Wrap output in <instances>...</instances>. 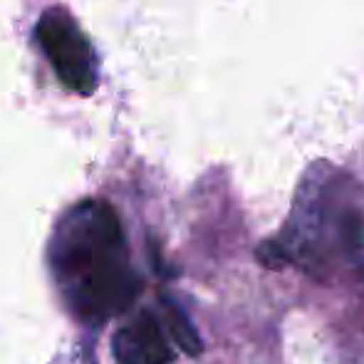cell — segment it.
I'll use <instances>...</instances> for the list:
<instances>
[{
  "instance_id": "obj_2",
  "label": "cell",
  "mask_w": 364,
  "mask_h": 364,
  "mask_svg": "<svg viewBox=\"0 0 364 364\" xmlns=\"http://www.w3.org/2000/svg\"><path fill=\"white\" fill-rule=\"evenodd\" d=\"M364 250V198L355 178L330 164L307 168L283 230L260 243L258 260L330 283Z\"/></svg>"
},
{
  "instance_id": "obj_1",
  "label": "cell",
  "mask_w": 364,
  "mask_h": 364,
  "mask_svg": "<svg viewBox=\"0 0 364 364\" xmlns=\"http://www.w3.org/2000/svg\"><path fill=\"white\" fill-rule=\"evenodd\" d=\"M48 265L65 310L85 327H105L139 297L141 278L122 220L107 201L87 198L58 220Z\"/></svg>"
},
{
  "instance_id": "obj_4",
  "label": "cell",
  "mask_w": 364,
  "mask_h": 364,
  "mask_svg": "<svg viewBox=\"0 0 364 364\" xmlns=\"http://www.w3.org/2000/svg\"><path fill=\"white\" fill-rule=\"evenodd\" d=\"M53 364H75V362H73V357H63V355H60ZM77 364H82V362H77Z\"/></svg>"
},
{
  "instance_id": "obj_3",
  "label": "cell",
  "mask_w": 364,
  "mask_h": 364,
  "mask_svg": "<svg viewBox=\"0 0 364 364\" xmlns=\"http://www.w3.org/2000/svg\"><path fill=\"white\" fill-rule=\"evenodd\" d=\"M112 350L119 364H171L176 362L178 350L198 355L201 340L191 320L164 297L161 310H139L117 330Z\"/></svg>"
}]
</instances>
